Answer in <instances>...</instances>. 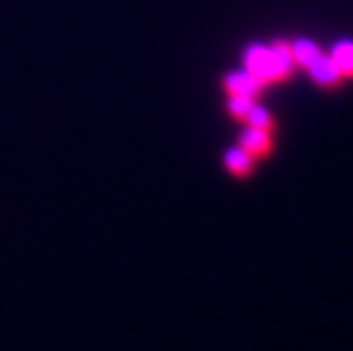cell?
Here are the masks:
<instances>
[{
	"mask_svg": "<svg viewBox=\"0 0 353 351\" xmlns=\"http://www.w3.org/2000/svg\"><path fill=\"white\" fill-rule=\"evenodd\" d=\"M269 55H271V81H283L292 74L294 53L290 43L275 41L269 49Z\"/></svg>",
	"mask_w": 353,
	"mask_h": 351,
	"instance_id": "6da1fadb",
	"label": "cell"
},
{
	"mask_svg": "<svg viewBox=\"0 0 353 351\" xmlns=\"http://www.w3.org/2000/svg\"><path fill=\"white\" fill-rule=\"evenodd\" d=\"M307 68H309V72H311V77H313V81L317 85H322L326 89H336L341 85L343 74L336 68V63L332 61V57H326V55L319 53Z\"/></svg>",
	"mask_w": 353,
	"mask_h": 351,
	"instance_id": "7a4b0ae2",
	"label": "cell"
},
{
	"mask_svg": "<svg viewBox=\"0 0 353 351\" xmlns=\"http://www.w3.org/2000/svg\"><path fill=\"white\" fill-rule=\"evenodd\" d=\"M245 66H248L250 74H254L256 79H261L263 83L271 81V55H269V49H265L261 45L248 47Z\"/></svg>",
	"mask_w": 353,
	"mask_h": 351,
	"instance_id": "3957f363",
	"label": "cell"
},
{
	"mask_svg": "<svg viewBox=\"0 0 353 351\" xmlns=\"http://www.w3.org/2000/svg\"><path fill=\"white\" fill-rule=\"evenodd\" d=\"M263 87H265V83L250 72H231V74L224 77V89H227L231 95L233 93H245V95H250V98H256V95H261Z\"/></svg>",
	"mask_w": 353,
	"mask_h": 351,
	"instance_id": "277c9868",
	"label": "cell"
},
{
	"mask_svg": "<svg viewBox=\"0 0 353 351\" xmlns=\"http://www.w3.org/2000/svg\"><path fill=\"white\" fill-rule=\"evenodd\" d=\"M241 148L248 150L252 157L261 159L271 152V136L267 130H259V127H248L241 134Z\"/></svg>",
	"mask_w": 353,
	"mask_h": 351,
	"instance_id": "5b68a950",
	"label": "cell"
},
{
	"mask_svg": "<svg viewBox=\"0 0 353 351\" xmlns=\"http://www.w3.org/2000/svg\"><path fill=\"white\" fill-rule=\"evenodd\" d=\"M224 163H227L231 174H235L239 178H245L254 172V157L248 150H243L241 146L227 150V154H224Z\"/></svg>",
	"mask_w": 353,
	"mask_h": 351,
	"instance_id": "8992f818",
	"label": "cell"
},
{
	"mask_svg": "<svg viewBox=\"0 0 353 351\" xmlns=\"http://www.w3.org/2000/svg\"><path fill=\"white\" fill-rule=\"evenodd\" d=\"M332 61L341 70L343 77H353V43L343 41L334 47L332 51Z\"/></svg>",
	"mask_w": 353,
	"mask_h": 351,
	"instance_id": "52a82bcc",
	"label": "cell"
},
{
	"mask_svg": "<svg viewBox=\"0 0 353 351\" xmlns=\"http://www.w3.org/2000/svg\"><path fill=\"white\" fill-rule=\"evenodd\" d=\"M292 53H294V61L303 63V66L307 68L309 63H311V61H313V59L319 55V49H317V45H315V43L301 39V41H296V43H294V47H292Z\"/></svg>",
	"mask_w": 353,
	"mask_h": 351,
	"instance_id": "ba28073f",
	"label": "cell"
},
{
	"mask_svg": "<svg viewBox=\"0 0 353 351\" xmlns=\"http://www.w3.org/2000/svg\"><path fill=\"white\" fill-rule=\"evenodd\" d=\"M245 119H248L250 127H259V130H267V132L273 130V119H271L269 112H267L265 108H261V106H254V104H252V108H250V112H248Z\"/></svg>",
	"mask_w": 353,
	"mask_h": 351,
	"instance_id": "9c48e42d",
	"label": "cell"
},
{
	"mask_svg": "<svg viewBox=\"0 0 353 351\" xmlns=\"http://www.w3.org/2000/svg\"><path fill=\"white\" fill-rule=\"evenodd\" d=\"M252 108V98L245 93H233L231 100H229V112L235 117V119H245L248 112Z\"/></svg>",
	"mask_w": 353,
	"mask_h": 351,
	"instance_id": "30bf717a",
	"label": "cell"
}]
</instances>
